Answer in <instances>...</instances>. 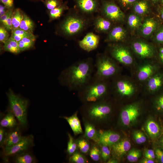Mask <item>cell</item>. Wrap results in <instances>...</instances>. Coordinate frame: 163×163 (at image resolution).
<instances>
[{"label":"cell","instance_id":"6da1fadb","mask_svg":"<svg viewBox=\"0 0 163 163\" xmlns=\"http://www.w3.org/2000/svg\"><path fill=\"white\" fill-rule=\"evenodd\" d=\"M94 70V64L91 60L79 61L63 72L61 82L69 89L79 91L91 80Z\"/></svg>","mask_w":163,"mask_h":163},{"label":"cell","instance_id":"7a4b0ae2","mask_svg":"<svg viewBox=\"0 0 163 163\" xmlns=\"http://www.w3.org/2000/svg\"><path fill=\"white\" fill-rule=\"evenodd\" d=\"M111 82V93L121 98H130L142 92V85L131 75L121 74Z\"/></svg>","mask_w":163,"mask_h":163},{"label":"cell","instance_id":"3957f363","mask_svg":"<svg viewBox=\"0 0 163 163\" xmlns=\"http://www.w3.org/2000/svg\"><path fill=\"white\" fill-rule=\"evenodd\" d=\"M111 81L99 79L93 76L89 82L79 91L84 94L87 101L96 102L111 93Z\"/></svg>","mask_w":163,"mask_h":163},{"label":"cell","instance_id":"277c9868","mask_svg":"<svg viewBox=\"0 0 163 163\" xmlns=\"http://www.w3.org/2000/svg\"><path fill=\"white\" fill-rule=\"evenodd\" d=\"M95 66L96 69L93 76L99 79L111 80L121 74V68L120 64L107 56L98 57Z\"/></svg>","mask_w":163,"mask_h":163},{"label":"cell","instance_id":"5b68a950","mask_svg":"<svg viewBox=\"0 0 163 163\" xmlns=\"http://www.w3.org/2000/svg\"><path fill=\"white\" fill-rule=\"evenodd\" d=\"M161 68L156 59H150L138 62L130 72L131 76L142 86Z\"/></svg>","mask_w":163,"mask_h":163},{"label":"cell","instance_id":"8992f818","mask_svg":"<svg viewBox=\"0 0 163 163\" xmlns=\"http://www.w3.org/2000/svg\"><path fill=\"white\" fill-rule=\"evenodd\" d=\"M110 53L111 57L120 65L128 69L130 72L136 66L138 61L129 46L115 44L110 47Z\"/></svg>","mask_w":163,"mask_h":163},{"label":"cell","instance_id":"52a82bcc","mask_svg":"<svg viewBox=\"0 0 163 163\" xmlns=\"http://www.w3.org/2000/svg\"><path fill=\"white\" fill-rule=\"evenodd\" d=\"M10 110L14 114L20 123L23 126L27 123V109L28 101L16 94L11 89L7 93Z\"/></svg>","mask_w":163,"mask_h":163},{"label":"cell","instance_id":"ba28073f","mask_svg":"<svg viewBox=\"0 0 163 163\" xmlns=\"http://www.w3.org/2000/svg\"><path fill=\"white\" fill-rule=\"evenodd\" d=\"M129 46L137 61L157 59V49L154 45L142 40L132 42Z\"/></svg>","mask_w":163,"mask_h":163},{"label":"cell","instance_id":"9c48e42d","mask_svg":"<svg viewBox=\"0 0 163 163\" xmlns=\"http://www.w3.org/2000/svg\"><path fill=\"white\" fill-rule=\"evenodd\" d=\"M162 90L163 68H161L142 85L141 93L152 95Z\"/></svg>","mask_w":163,"mask_h":163},{"label":"cell","instance_id":"30bf717a","mask_svg":"<svg viewBox=\"0 0 163 163\" xmlns=\"http://www.w3.org/2000/svg\"><path fill=\"white\" fill-rule=\"evenodd\" d=\"M141 105L139 102H133L125 105L122 108L120 117L123 124L129 125L135 120L141 110Z\"/></svg>","mask_w":163,"mask_h":163},{"label":"cell","instance_id":"8fae6325","mask_svg":"<svg viewBox=\"0 0 163 163\" xmlns=\"http://www.w3.org/2000/svg\"><path fill=\"white\" fill-rule=\"evenodd\" d=\"M85 25L84 21L81 18L76 16H70L64 21L61 29L65 34L71 36L81 31Z\"/></svg>","mask_w":163,"mask_h":163},{"label":"cell","instance_id":"7c38bea8","mask_svg":"<svg viewBox=\"0 0 163 163\" xmlns=\"http://www.w3.org/2000/svg\"><path fill=\"white\" fill-rule=\"evenodd\" d=\"M33 141L34 137L32 135L23 136L16 144L9 149L4 150V155L7 157L22 153L33 145Z\"/></svg>","mask_w":163,"mask_h":163},{"label":"cell","instance_id":"4fadbf2b","mask_svg":"<svg viewBox=\"0 0 163 163\" xmlns=\"http://www.w3.org/2000/svg\"><path fill=\"white\" fill-rule=\"evenodd\" d=\"M111 111L112 107L110 104L106 102H99L90 107L88 114L91 118L100 120L108 115Z\"/></svg>","mask_w":163,"mask_h":163},{"label":"cell","instance_id":"5bb4252c","mask_svg":"<svg viewBox=\"0 0 163 163\" xmlns=\"http://www.w3.org/2000/svg\"><path fill=\"white\" fill-rule=\"evenodd\" d=\"M103 11L105 16L110 20L114 21H121L124 19V13L115 3L112 2L105 3Z\"/></svg>","mask_w":163,"mask_h":163},{"label":"cell","instance_id":"9a60e30c","mask_svg":"<svg viewBox=\"0 0 163 163\" xmlns=\"http://www.w3.org/2000/svg\"><path fill=\"white\" fill-rule=\"evenodd\" d=\"M99 38L98 36L90 32L87 34L78 42L79 46L83 50L90 52L96 49L98 46Z\"/></svg>","mask_w":163,"mask_h":163},{"label":"cell","instance_id":"2e32d148","mask_svg":"<svg viewBox=\"0 0 163 163\" xmlns=\"http://www.w3.org/2000/svg\"><path fill=\"white\" fill-rule=\"evenodd\" d=\"M158 23L154 19L150 18L146 19L139 27L141 35L145 37H150L159 27Z\"/></svg>","mask_w":163,"mask_h":163},{"label":"cell","instance_id":"e0dca14e","mask_svg":"<svg viewBox=\"0 0 163 163\" xmlns=\"http://www.w3.org/2000/svg\"><path fill=\"white\" fill-rule=\"evenodd\" d=\"M120 138L118 133L110 131L100 132L98 138L99 143L104 145H113L119 141Z\"/></svg>","mask_w":163,"mask_h":163},{"label":"cell","instance_id":"ac0fdd59","mask_svg":"<svg viewBox=\"0 0 163 163\" xmlns=\"http://www.w3.org/2000/svg\"><path fill=\"white\" fill-rule=\"evenodd\" d=\"M19 128L16 127L8 133L4 142V150L9 149L19 142L23 138Z\"/></svg>","mask_w":163,"mask_h":163},{"label":"cell","instance_id":"d6986e66","mask_svg":"<svg viewBox=\"0 0 163 163\" xmlns=\"http://www.w3.org/2000/svg\"><path fill=\"white\" fill-rule=\"evenodd\" d=\"M131 146L130 142L125 138L113 145V152L116 157L120 158L129 150Z\"/></svg>","mask_w":163,"mask_h":163},{"label":"cell","instance_id":"ffe728a7","mask_svg":"<svg viewBox=\"0 0 163 163\" xmlns=\"http://www.w3.org/2000/svg\"><path fill=\"white\" fill-rule=\"evenodd\" d=\"M126 31L121 26L113 28L109 33L107 40L112 42H119L124 40L126 36Z\"/></svg>","mask_w":163,"mask_h":163},{"label":"cell","instance_id":"44dd1931","mask_svg":"<svg viewBox=\"0 0 163 163\" xmlns=\"http://www.w3.org/2000/svg\"><path fill=\"white\" fill-rule=\"evenodd\" d=\"M77 3L79 8L86 13H93L96 11L97 8L96 0H77Z\"/></svg>","mask_w":163,"mask_h":163},{"label":"cell","instance_id":"7402d4cb","mask_svg":"<svg viewBox=\"0 0 163 163\" xmlns=\"http://www.w3.org/2000/svg\"><path fill=\"white\" fill-rule=\"evenodd\" d=\"M64 118L69 124L75 135L82 133V130L80 121L77 116V113L69 117H64Z\"/></svg>","mask_w":163,"mask_h":163},{"label":"cell","instance_id":"603a6c76","mask_svg":"<svg viewBox=\"0 0 163 163\" xmlns=\"http://www.w3.org/2000/svg\"><path fill=\"white\" fill-rule=\"evenodd\" d=\"M16 117L10 110L5 116L1 120L0 124L1 126L13 128L16 127L17 123L15 119Z\"/></svg>","mask_w":163,"mask_h":163},{"label":"cell","instance_id":"cb8c5ba5","mask_svg":"<svg viewBox=\"0 0 163 163\" xmlns=\"http://www.w3.org/2000/svg\"><path fill=\"white\" fill-rule=\"evenodd\" d=\"M146 128L149 135L152 138H157L160 134L161 129L159 125L153 120H150L148 121Z\"/></svg>","mask_w":163,"mask_h":163},{"label":"cell","instance_id":"d4e9b609","mask_svg":"<svg viewBox=\"0 0 163 163\" xmlns=\"http://www.w3.org/2000/svg\"><path fill=\"white\" fill-rule=\"evenodd\" d=\"M135 13L138 15H143L147 13L149 10L148 3L145 0H139L133 5Z\"/></svg>","mask_w":163,"mask_h":163},{"label":"cell","instance_id":"484cf974","mask_svg":"<svg viewBox=\"0 0 163 163\" xmlns=\"http://www.w3.org/2000/svg\"><path fill=\"white\" fill-rule=\"evenodd\" d=\"M4 48L5 51L16 54L20 52L18 42L10 37L4 43Z\"/></svg>","mask_w":163,"mask_h":163},{"label":"cell","instance_id":"4316f807","mask_svg":"<svg viewBox=\"0 0 163 163\" xmlns=\"http://www.w3.org/2000/svg\"><path fill=\"white\" fill-rule=\"evenodd\" d=\"M34 24L33 21L26 15L24 14L18 28L29 33L33 34Z\"/></svg>","mask_w":163,"mask_h":163},{"label":"cell","instance_id":"83f0119b","mask_svg":"<svg viewBox=\"0 0 163 163\" xmlns=\"http://www.w3.org/2000/svg\"><path fill=\"white\" fill-rule=\"evenodd\" d=\"M35 36L34 35L25 37L18 42L20 50L21 51L27 50L32 47L34 43Z\"/></svg>","mask_w":163,"mask_h":163},{"label":"cell","instance_id":"f1b7e54d","mask_svg":"<svg viewBox=\"0 0 163 163\" xmlns=\"http://www.w3.org/2000/svg\"><path fill=\"white\" fill-rule=\"evenodd\" d=\"M152 96H154L153 100L154 107L158 112H163V90Z\"/></svg>","mask_w":163,"mask_h":163},{"label":"cell","instance_id":"f546056e","mask_svg":"<svg viewBox=\"0 0 163 163\" xmlns=\"http://www.w3.org/2000/svg\"><path fill=\"white\" fill-rule=\"evenodd\" d=\"M95 26L96 29L98 31L105 32L110 28L111 23L107 20L103 18L99 17L96 19Z\"/></svg>","mask_w":163,"mask_h":163},{"label":"cell","instance_id":"4dcf8cb0","mask_svg":"<svg viewBox=\"0 0 163 163\" xmlns=\"http://www.w3.org/2000/svg\"><path fill=\"white\" fill-rule=\"evenodd\" d=\"M127 23L129 27L132 30L139 28L141 24V20L139 15L135 14H130L128 16Z\"/></svg>","mask_w":163,"mask_h":163},{"label":"cell","instance_id":"1f68e13d","mask_svg":"<svg viewBox=\"0 0 163 163\" xmlns=\"http://www.w3.org/2000/svg\"><path fill=\"white\" fill-rule=\"evenodd\" d=\"M24 15L19 9H17L13 11L12 18V30L19 28Z\"/></svg>","mask_w":163,"mask_h":163},{"label":"cell","instance_id":"d6a6232c","mask_svg":"<svg viewBox=\"0 0 163 163\" xmlns=\"http://www.w3.org/2000/svg\"><path fill=\"white\" fill-rule=\"evenodd\" d=\"M33 35V34L28 33L19 28H17L12 30L11 37L18 42L25 37Z\"/></svg>","mask_w":163,"mask_h":163},{"label":"cell","instance_id":"836d02e7","mask_svg":"<svg viewBox=\"0 0 163 163\" xmlns=\"http://www.w3.org/2000/svg\"><path fill=\"white\" fill-rule=\"evenodd\" d=\"M14 162L16 163H34L35 162L34 157L28 153H21L15 158Z\"/></svg>","mask_w":163,"mask_h":163},{"label":"cell","instance_id":"e575fe53","mask_svg":"<svg viewBox=\"0 0 163 163\" xmlns=\"http://www.w3.org/2000/svg\"><path fill=\"white\" fill-rule=\"evenodd\" d=\"M96 130L94 126L89 123L85 126V136L87 138L94 139L96 137Z\"/></svg>","mask_w":163,"mask_h":163},{"label":"cell","instance_id":"d590c367","mask_svg":"<svg viewBox=\"0 0 163 163\" xmlns=\"http://www.w3.org/2000/svg\"><path fill=\"white\" fill-rule=\"evenodd\" d=\"M154 40L157 44H163V26L159 27L156 31Z\"/></svg>","mask_w":163,"mask_h":163},{"label":"cell","instance_id":"8d00e7d4","mask_svg":"<svg viewBox=\"0 0 163 163\" xmlns=\"http://www.w3.org/2000/svg\"><path fill=\"white\" fill-rule=\"evenodd\" d=\"M140 156V152L137 149H133L129 151L127 156L128 160L130 162L137 161Z\"/></svg>","mask_w":163,"mask_h":163},{"label":"cell","instance_id":"74e56055","mask_svg":"<svg viewBox=\"0 0 163 163\" xmlns=\"http://www.w3.org/2000/svg\"><path fill=\"white\" fill-rule=\"evenodd\" d=\"M64 8V5H62L50 10V17L52 19L59 18L62 15Z\"/></svg>","mask_w":163,"mask_h":163},{"label":"cell","instance_id":"f35d334b","mask_svg":"<svg viewBox=\"0 0 163 163\" xmlns=\"http://www.w3.org/2000/svg\"><path fill=\"white\" fill-rule=\"evenodd\" d=\"M68 135L69 137V140L67 144V152L69 154L71 155L75 151L77 145L71 135L68 133Z\"/></svg>","mask_w":163,"mask_h":163},{"label":"cell","instance_id":"ab89813d","mask_svg":"<svg viewBox=\"0 0 163 163\" xmlns=\"http://www.w3.org/2000/svg\"><path fill=\"white\" fill-rule=\"evenodd\" d=\"M133 137L136 142L139 144L144 143L146 140V137L139 131L135 132L133 134Z\"/></svg>","mask_w":163,"mask_h":163},{"label":"cell","instance_id":"60d3db41","mask_svg":"<svg viewBox=\"0 0 163 163\" xmlns=\"http://www.w3.org/2000/svg\"><path fill=\"white\" fill-rule=\"evenodd\" d=\"M78 145L81 151L83 153H87L89 149V145L85 139L79 140L78 142Z\"/></svg>","mask_w":163,"mask_h":163},{"label":"cell","instance_id":"b9f144b4","mask_svg":"<svg viewBox=\"0 0 163 163\" xmlns=\"http://www.w3.org/2000/svg\"><path fill=\"white\" fill-rule=\"evenodd\" d=\"M101 152L99 149L96 146L93 147L90 152V156L92 160L94 161L99 160Z\"/></svg>","mask_w":163,"mask_h":163},{"label":"cell","instance_id":"7bdbcfd3","mask_svg":"<svg viewBox=\"0 0 163 163\" xmlns=\"http://www.w3.org/2000/svg\"><path fill=\"white\" fill-rule=\"evenodd\" d=\"M70 161L76 163H85L86 162L83 156L78 152L75 153L73 154L70 158Z\"/></svg>","mask_w":163,"mask_h":163},{"label":"cell","instance_id":"ee69618b","mask_svg":"<svg viewBox=\"0 0 163 163\" xmlns=\"http://www.w3.org/2000/svg\"><path fill=\"white\" fill-rule=\"evenodd\" d=\"M45 3L47 8L50 10L58 7L59 5L58 0H46Z\"/></svg>","mask_w":163,"mask_h":163},{"label":"cell","instance_id":"f6af8a7d","mask_svg":"<svg viewBox=\"0 0 163 163\" xmlns=\"http://www.w3.org/2000/svg\"><path fill=\"white\" fill-rule=\"evenodd\" d=\"M9 34L6 28L2 26L0 27V41L3 43L9 38Z\"/></svg>","mask_w":163,"mask_h":163},{"label":"cell","instance_id":"bcb514c9","mask_svg":"<svg viewBox=\"0 0 163 163\" xmlns=\"http://www.w3.org/2000/svg\"><path fill=\"white\" fill-rule=\"evenodd\" d=\"M157 50V60L162 68H163V44L161 45Z\"/></svg>","mask_w":163,"mask_h":163},{"label":"cell","instance_id":"7dc6e473","mask_svg":"<svg viewBox=\"0 0 163 163\" xmlns=\"http://www.w3.org/2000/svg\"><path fill=\"white\" fill-rule=\"evenodd\" d=\"M110 151L107 146L103 145L101 152L102 158L104 160H107L110 157Z\"/></svg>","mask_w":163,"mask_h":163},{"label":"cell","instance_id":"c3c4849f","mask_svg":"<svg viewBox=\"0 0 163 163\" xmlns=\"http://www.w3.org/2000/svg\"><path fill=\"white\" fill-rule=\"evenodd\" d=\"M8 132L3 127L1 126L0 128V147H3L4 142L6 138Z\"/></svg>","mask_w":163,"mask_h":163},{"label":"cell","instance_id":"681fc988","mask_svg":"<svg viewBox=\"0 0 163 163\" xmlns=\"http://www.w3.org/2000/svg\"><path fill=\"white\" fill-rule=\"evenodd\" d=\"M145 158L154 160L156 157L154 151L152 149H147L145 152Z\"/></svg>","mask_w":163,"mask_h":163},{"label":"cell","instance_id":"f907efd6","mask_svg":"<svg viewBox=\"0 0 163 163\" xmlns=\"http://www.w3.org/2000/svg\"><path fill=\"white\" fill-rule=\"evenodd\" d=\"M155 152L158 160L161 163H163V151L159 148H157Z\"/></svg>","mask_w":163,"mask_h":163},{"label":"cell","instance_id":"816d5d0a","mask_svg":"<svg viewBox=\"0 0 163 163\" xmlns=\"http://www.w3.org/2000/svg\"><path fill=\"white\" fill-rule=\"evenodd\" d=\"M139 0H119L121 4L124 7H128L133 5Z\"/></svg>","mask_w":163,"mask_h":163},{"label":"cell","instance_id":"f5cc1de1","mask_svg":"<svg viewBox=\"0 0 163 163\" xmlns=\"http://www.w3.org/2000/svg\"><path fill=\"white\" fill-rule=\"evenodd\" d=\"M0 2L7 9H12L13 6V0H1Z\"/></svg>","mask_w":163,"mask_h":163},{"label":"cell","instance_id":"db71d44e","mask_svg":"<svg viewBox=\"0 0 163 163\" xmlns=\"http://www.w3.org/2000/svg\"><path fill=\"white\" fill-rule=\"evenodd\" d=\"M155 161L153 160L148 159L146 158L143 159L141 161L142 163H154Z\"/></svg>","mask_w":163,"mask_h":163},{"label":"cell","instance_id":"11a10c76","mask_svg":"<svg viewBox=\"0 0 163 163\" xmlns=\"http://www.w3.org/2000/svg\"><path fill=\"white\" fill-rule=\"evenodd\" d=\"M160 13L161 18L163 20V7L161 9Z\"/></svg>","mask_w":163,"mask_h":163},{"label":"cell","instance_id":"9f6ffc18","mask_svg":"<svg viewBox=\"0 0 163 163\" xmlns=\"http://www.w3.org/2000/svg\"><path fill=\"white\" fill-rule=\"evenodd\" d=\"M159 142L161 145L163 147V136L160 138Z\"/></svg>","mask_w":163,"mask_h":163},{"label":"cell","instance_id":"6f0895ef","mask_svg":"<svg viewBox=\"0 0 163 163\" xmlns=\"http://www.w3.org/2000/svg\"><path fill=\"white\" fill-rule=\"evenodd\" d=\"M151 1L155 3H156L159 2H160L161 0H151Z\"/></svg>","mask_w":163,"mask_h":163},{"label":"cell","instance_id":"680465c9","mask_svg":"<svg viewBox=\"0 0 163 163\" xmlns=\"http://www.w3.org/2000/svg\"><path fill=\"white\" fill-rule=\"evenodd\" d=\"M108 163H116V161L114 160H109L108 162Z\"/></svg>","mask_w":163,"mask_h":163},{"label":"cell","instance_id":"91938a15","mask_svg":"<svg viewBox=\"0 0 163 163\" xmlns=\"http://www.w3.org/2000/svg\"><path fill=\"white\" fill-rule=\"evenodd\" d=\"M160 2L163 5V0H161Z\"/></svg>","mask_w":163,"mask_h":163},{"label":"cell","instance_id":"94428289","mask_svg":"<svg viewBox=\"0 0 163 163\" xmlns=\"http://www.w3.org/2000/svg\"><path fill=\"white\" fill-rule=\"evenodd\" d=\"M1 0H0V1H1Z\"/></svg>","mask_w":163,"mask_h":163},{"label":"cell","instance_id":"6125c7cd","mask_svg":"<svg viewBox=\"0 0 163 163\" xmlns=\"http://www.w3.org/2000/svg\"></svg>","mask_w":163,"mask_h":163}]
</instances>
